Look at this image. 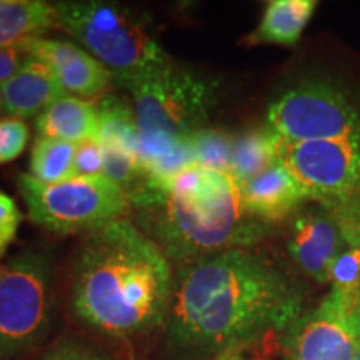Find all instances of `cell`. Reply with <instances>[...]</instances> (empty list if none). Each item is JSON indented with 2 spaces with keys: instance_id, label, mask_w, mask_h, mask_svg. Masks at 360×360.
Masks as SVG:
<instances>
[{
  "instance_id": "9a60e30c",
  "label": "cell",
  "mask_w": 360,
  "mask_h": 360,
  "mask_svg": "<svg viewBox=\"0 0 360 360\" xmlns=\"http://www.w3.org/2000/svg\"><path fill=\"white\" fill-rule=\"evenodd\" d=\"M60 29L53 4L44 0H0V47L42 37Z\"/></svg>"
},
{
  "instance_id": "d4e9b609",
  "label": "cell",
  "mask_w": 360,
  "mask_h": 360,
  "mask_svg": "<svg viewBox=\"0 0 360 360\" xmlns=\"http://www.w3.org/2000/svg\"><path fill=\"white\" fill-rule=\"evenodd\" d=\"M29 58L30 53L24 42L0 47V85H6L8 80L15 77Z\"/></svg>"
},
{
  "instance_id": "603a6c76",
  "label": "cell",
  "mask_w": 360,
  "mask_h": 360,
  "mask_svg": "<svg viewBox=\"0 0 360 360\" xmlns=\"http://www.w3.org/2000/svg\"><path fill=\"white\" fill-rule=\"evenodd\" d=\"M105 169V150L98 139L77 143L75 174L77 177H102Z\"/></svg>"
},
{
  "instance_id": "5bb4252c",
  "label": "cell",
  "mask_w": 360,
  "mask_h": 360,
  "mask_svg": "<svg viewBox=\"0 0 360 360\" xmlns=\"http://www.w3.org/2000/svg\"><path fill=\"white\" fill-rule=\"evenodd\" d=\"M39 137L72 143L98 139L97 105L85 98L65 94L45 109L35 120Z\"/></svg>"
},
{
  "instance_id": "7a4b0ae2",
  "label": "cell",
  "mask_w": 360,
  "mask_h": 360,
  "mask_svg": "<svg viewBox=\"0 0 360 360\" xmlns=\"http://www.w3.org/2000/svg\"><path fill=\"white\" fill-rule=\"evenodd\" d=\"M174 281L164 250L132 220H115L80 242L72 265V310L98 334L146 335L165 326Z\"/></svg>"
},
{
  "instance_id": "83f0119b",
  "label": "cell",
  "mask_w": 360,
  "mask_h": 360,
  "mask_svg": "<svg viewBox=\"0 0 360 360\" xmlns=\"http://www.w3.org/2000/svg\"><path fill=\"white\" fill-rule=\"evenodd\" d=\"M224 360H244L242 357H231V359H224Z\"/></svg>"
},
{
  "instance_id": "52a82bcc",
  "label": "cell",
  "mask_w": 360,
  "mask_h": 360,
  "mask_svg": "<svg viewBox=\"0 0 360 360\" xmlns=\"http://www.w3.org/2000/svg\"><path fill=\"white\" fill-rule=\"evenodd\" d=\"M52 269L45 252L27 249L0 272V360L27 352L51 330Z\"/></svg>"
},
{
  "instance_id": "30bf717a",
  "label": "cell",
  "mask_w": 360,
  "mask_h": 360,
  "mask_svg": "<svg viewBox=\"0 0 360 360\" xmlns=\"http://www.w3.org/2000/svg\"><path fill=\"white\" fill-rule=\"evenodd\" d=\"M347 247L339 224L323 207L300 209L287 238L292 262L315 282H328L332 264Z\"/></svg>"
},
{
  "instance_id": "4316f807",
  "label": "cell",
  "mask_w": 360,
  "mask_h": 360,
  "mask_svg": "<svg viewBox=\"0 0 360 360\" xmlns=\"http://www.w3.org/2000/svg\"><path fill=\"white\" fill-rule=\"evenodd\" d=\"M4 109H6V107H4V90L2 85H0V114H2Z\"/></svg>"
},
{
  "instance_id": "2e32d148",
  "label": "cell",
  "mask_w": 360,
  "mask_h": 360,
  "mask_svg": "<svg viewBox=\"0 0 360 360\" xmlns=\"http://www.w3.org/2000/svg\"><path fill=\"white\" fill-rule=\"evenodd\" d=\"M317 7L315 0H272L265 7L257 29L247 37V44L294 45Z\"/></svg>"
},
{
  "instance_id": "ffe728a7",
  "label": "cell",
  "mask_w": 360,
  "mask_h": 360,
  "mask_svg": "<svg viewBox=\"0 0 360 360\" xmlns=\"http://www.w3.org/2000/svg\"><path fill=\"white\" fill-rule=\"evenodd\" d=\"M197 167L232 172L233 135L220 129L204 127L187 135Z\"/></svg>"
},
{
  "instance_id": "f546056e",
  "label": "cell",
  "mask_w": 360,
  "mask_h": 360,
  "mask_svg": "<svg viewBox=\"0 0 360 360\" xmlns=\"http://www.w3.org/2000/svg\"><path fill=\"white\" fill-rule=\"evenodd\" d=\"M0 272H2V264H0Z\"/></svg>"
},
{
  "instance_id": "cb8c5ba5",
  "label": "cell",
  "mask_w": 360,
  "mask_h": 360,
  "mask_svg": "<svg viewBox=\"0 0 360 360\" xmlns=\"http://www.w3.org/2000/svg\"><path fill=\"white\" fill-rule=\"evenodd\" d=\"M22 222L19 205L11 195L0 191V259L6 255L8 247L15 240Z\"/></svg>"
},
{
  "instance_id": "5b68a950",
  "label": "cell",
  "mask_w": 360,
  "mask_h": 360,
  "mask_svg": "<svg viewBox=\"0 0 360 360\" xmlns=\"http://www.w3.org/2000/svg\"><path fill=\"white\" fill-rule=\"evenodd\" d=\"M53 6L60 29L107 67L115 82L154 69L170 58L148 30L147 22L127 7L98 0H67Z\"/></svg>"
},
{
  "instance_id": "e0dca14e",
  "label": "cell",
  "mask_w": 360,
  "mask_h": 360,
  "mask_svg": "<svg viewBox=\"0 0 360 360\" xmlns=\"http://www.w3.org/2000/svg\"><path fill=\"white\" fill-rule=\"evenodd\" d=\"M278 162V137L265 127L247 129L233 135L232 172L238 186L257 177Z\"/></svg>"
},
{
  "instance_id": "f1b7e54d",
  "label": "cell",
  "mask_w": 360,
  "mask_h": 360,
  "mask_svg": "<svg viewBox=\"0 0 360 360\" xmlns=\"http://www.w3.org/2000/svg\"><path fill=\"white\" fill-rule=\"evenodd\" d=\"M355 360H360V352H359V355H357V359H355Z\"/></svg>"
},
{
  "instance_id": "277c9868",
  "label": "cell",
  "mask_w": 360,
  "mask_h": 360,
  "mask_svg": "<svg viewBox=\"0 0 360 360\" xmlns=\"http://www.w3.org/2000/svg\"><path fill=\"white\" fill-rule=\"evenodd\" d=\"M117 84L130 94L142 139L182 141L205 127L219 101V80L172 58Z\"/></svg>"
},
{
  "instance_id": "7c38bea8",
  "label": "cell",
  "mask_w": 360,
  "mask_h": 360,
  "mask_svg": "<svg viewBox=\"0 0 360 360\" xmlns=\"http://www.w3.org/2000/svg\"><path fill=\"white\" fill-rule=\"evenodd\" d=\"M240 193L247 212L265 225L282 222L295 215L304 202L309 200L299 180L281 160L242 184Z\"/></svg>"
},
{
  "instance_id": "484cf974",
  "label": "cell",
  "mask_w": 360,
  "mask_h": 360,
  "mask_svg": "<svg viewBox=\"0 0 360 360\" xmlns=\"http://www.w3.org/2000/svg\"><path fill=\"white\" fill-rule=\"evenodd\" d=\"M40 360H110L77 340H62Z\"/></svg>"
},
{
  "instance_id": "ac0fdd59",
  "label": "cell",
  "mask_w": 360,
  "mask_h": 360,
  "mask_svg": "<svg viewBox=\"0 0 360 360\" xmlns=\"http://www.w3.org/2000/svg\"><path fill=\"white\" fill-rule=\"evenodd\" d=\"M98 141L103 146H114L129 152L139 159V132L137 117L132 102L119 96H103L98 98Z\"/></svg>"
},
{
  "instance_id": "ba28073f",
  "label": "cell",
  "mask_w": 360,
  "mask_h": 360,
  "mask_svg": "<svg viewBox=\"0 0 360 360\" xmlns=\"http://www.w3.org/2000/svg\"><path fill=\"white\" fill-rule=\"evenodd\" d=\"M267 127L285 142L360 137V105L326 80H305L270 103Z\"/></svg>"
},
{
  "instance_id": "8992f818",
  "label": "cell",
  "mask_w": 360,
  "mask_h": 360,
  "mask_svg": "<svg viewBox=\"0 0 360 360\" xmlns=\"http://www.w3.org/2000/svg\"><path fill=\"white\" fill-rule=\"evenodd\" d=\"M17 188L35 225L60 236L92 232L127 219L130 202L122 188L105 175L74 177L62 184H40L29 174L17 177Z\"/></svg>"
},
{
  "instance_id": "8fae6325",
  "label": "cell",
  "mask_w": 360,
  "mask_h": 360,
  "mask_svg": "<svg viewBox=\"0 0 360 360\" xmlns=\"http://www.w3.org/2000/svg\"><path fill=\"white\" fill-rule=\"evenodd\" d=\"M30 57L52 69L67 94L80 98H102L114 82L112 72L79 45L64 40L32 37L24 40Z\"/></svg>"
},
{
  "instance_id": "44dd1931",
  "label": "cell",
  "mask_w": 360,
  "mask_h": 360,
  "mask_svg": "<svg viewBox=\"0 0 360 360\" xmlns=\"http://www.w3.org/2000/svg\"><path fill=\"white\" fill-rule=\"evenodd\" d=\"M328 282L332 283V289L344 292V294H354L360 290L359 247H349L334 260L328 272Z\"/></svg>"
},
{
  "instance_id": "7402d4cb",
  "label": "cell",
  "mask_w": 360,
  "mask_h": 360,
  "mask_svg": "<svg viewBox=\"0 0 360 360\" xmlns=\"http://www.w3.org/2000/svg\"><path fill=\"white\" fill-rule=\"evenodd\" d=\"M30 132L25 120L17 117L0 119V165L11 164L24 154Z\"/></svg>"
},
{
  "instance_id": "3957f363",
  "label": "cell",
  "mask_w": 360,
  "mask_h": 360,
  "mask_svg": "<svg viewBox=\"0 0 360 360\" xmlns=\"http://www.w3.org/2000/svg\"><path fill=\"white\" fill-rule=\"evenodd\" d=\"M141 231L172 264L262 240L267 225L247 212L240 186L231 174L193 167L147 188L130 202Z\"/></svg>"
},
{
  "instance_id": "6da1fadb",
  "label": "cell",
  "mask_w": 360,
  "mask_h": 360,
  "mask_svg": "<svg viewBox=\"0 0 360 360\" xmlns=\"http://www.w3.org/2000/svg\"><path fill=\"white\" fill-rule=\"evenodd\" d=\"M305 312L304 292L264 255L231 249L175 272L165 342L180 359L224 360L278 347Z\"/></svg>"
},
{
  "instance_id": "9c48e42d",
  "label": "cell",
  "mask_w": 360,
  "mask_h": 360,
  "mask_svg": "<svg viewBox=\"0 0 360 360\" xmlns=\"http://www.w3.org/2000/svg\"><path fill=\"white\" fill-rule=\"evenodd\" d=\"M359 352L360 290L332 289L292 323L281 345L282 360H355Z\"/></svg>"
},
{
  "instance_id": "d6986e66",
  "label": "cell",
  "mask_w": 360,
  "mask_h": 360,
  "mask_svg": "<svg viewBox=\"0 0 360 360\" xmlns=\"http://www.w3.org/2000/svg\"><path fill=\"white\" fill-rule=\"evenodd\" d=\"M75 154H77V143L37 137L30 150L29 175L47 186L77 177Z\"/></svg>"
},
{
  "instance_id": "4fadbf2b",
  "label": "cell",
  "mask_w": 360,
  "mask_h": 360,
  "mask_svg": "<svg viewBox=\"0 0 360 360\" xmlns=\"http://www.w3.org/2000/svg\"><path fill=\"white\" fill-rule=\"evenodd\" d=\"M4 107L17 119H32L40 115L57 98L65 96L52 69L44 62L30 57L13 79L2 85Z\"/></svg>"
}]
</instances>
